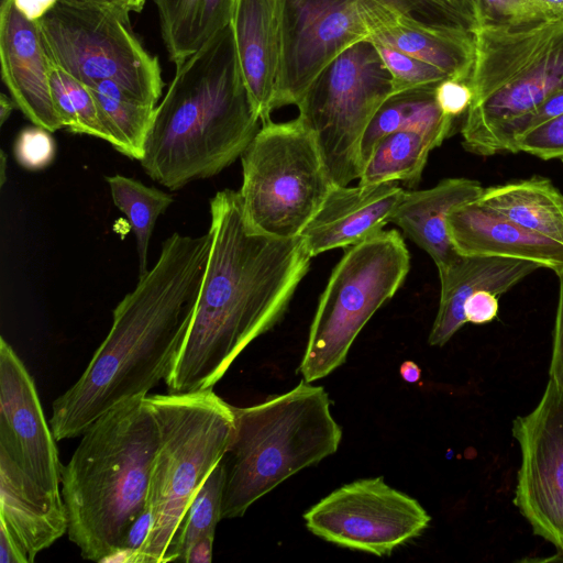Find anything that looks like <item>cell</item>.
<instances>
[{"instance_id": "obj_18", "label": "cell", "mask_w": 563, "mask_h": 563, "mask_svg": "<svg viewBox=\"0 0 563 563\" xmlns=\"http://www.w3.org/2000/svg\"><path fill=\"white\" fill-rule=\"evenodd\" d=\"M405 190L396 183L333 185L300 236L311 257L350 247L383 231Z\"/></svg>"}, {"instance_id": "obj_8", "label": "cell", "mask_w": 563, "mask_h": 563, "mask_svg": "<svg viewBox=\"0 0 563 563\" xmlns=\"http://www.w3.org/2000/svg\"><path fill=\"white\" fill-rule=\"evenodd\" d=\"M410 254L400 233L380 231L344 252L319 298L299 372L308 383L340 367L364 325L402 285Z\"/></svg>"}, {"instance_id": "obj_47", "label": "cell", "mask_w": 563, "mask_h": 563, "mask_svg": "<svg viewBox=\"0 0 563 563\" xmlns=\"http://www.w3.org/2000/svg\"><path fill=\"white\" fill-rule=\"evenodd\" d=\"M401 378L407 383H417L421 378V368L412 361H405L399 367Z\"/></svg>"}, {"instance_id": "obj_45", "label": "cell", "mask_w": 563, "mask_h": 563, "mask_svg": "<svg viewBox=\"0 0 563 563\" xmlns=\"http://www.w3.org/2000/svg\"><path fill=\"white\" fill-rule=\"evenodd\" d=\"M146 0H99L100 3H104L115 8L117 10L131 14L139 13L142 11Z\"/></svg>"}, {"instance_id": "obj_49", "label": "cell", "mask_w": 563, "mask_h": 563, "mask_svg": "<svg viewBox=\"0 0 563 563\" xmlns=\"http://www.w3.org/2000/svg\"><path fill=\"white\" fill-rule=\"evenodd\" d=\"M5 158H7L5 153L3 151H1V159H0L1 161V163H0V165H1V169H0L1 170V178H0L1 187L3 186V184L5 181V165H7L5 164V162H7Z\"/></svg>"}, {"instance_id": "obj_10", "label": "cell", "mask_w": 563, "mask_h": 563, "mask_svg": "<svg viewBox=\"0 0 563 563\" xmlns=\"http://www.w3.org/2000/svg\"><path fill=\"white\" fill-rule=\"evenodd\" d=\"M49 59L92 86L111 80L156 106L164 81L158 58L134 35L130 15L100 3L58 0L37 22Z\"/></svg>"}, {"instance_id": "obj_35", "label": "cell", "mask_w": 563, "mask_h": 563, "mask_svg": "<svg viewBox=\"0 0 563 563\" xmlns=\"http://www.w3.org/2000/svg\"><path fill=\"white\" fill-rule=\"evenodd\" d=\"M563 114V89L549 97L529 114L506 126L497 136L493 155L503 152L515 153V142L523 133Z\"/></svg>"}, {"instance_id": "obj_7", "label": "cell", "mask_w": 563, "mask_h": 563, "mask_svg": "<svg viewBox=\"0 0 563 563\" xmlns=\"http://www.w3.org/2000/svg\"><path fill=\"white\" fill-rule=\"evenodd\" d=\"M146 399L159 429L145 506L153 527L131 563H166L191 500L228 451L234 413L212 388L147 394Z\"/></svg>"}, {"instance_id": "obj_43", "label": "cell", "mask_w": 563, "mask_h": 563, "mask_svg": "<svg viewBox=\"0 0 563 563\" xmlns=\"http://www.w3.org/2000/svg\"><path fill=\"white\" fill-rule=\"evenodd\" d=\"M213 540V534L199 538L187 550L183 561L186 563H210L212 561Z\"/></svg>"}, {"instance_id": "obj_29", "label": "cell", "mask_w": 563, "mask_h": 563, "mask_svg": "<svg viewBox=\"0 0 563 563\" xmlns=\"http://www.w3.org/2000/svg\"><path fill=\"white\" fill-rule=\"evenodd\" d=\"M114 205L126 217L135 235L140 276L146 274L147 253L156 220L174 202V197L155 187L122 176H107Z\"/></svg>"}, {"instance_id": "obj_17", "label": "cell", "mask_w": 563, "mask_h": 563, "mask_svg": "<svg viewBox=\"0 0 563 563\" xmlns=\"http://www.w3.org/2000/svg\"><path fill=\"white\" fill-rule=\"evenodd\" d=\"M0 62L2 80L22 113L52 133L64 128L52 97L51 59L38 23L26 18L13 0L1 1Z\"/></svg>"}, {"instance_id": "obj_37", "label": "cell", "mask_w": 563, "mask_h": 563, "mask_svg": "<svg viewBox=\"0 0 563 563\" xmlns=\"http://www.w3.org/2000/svg\"><path fill=\"white\" fill-rule=\"evenodd\" d=\"M438 18L449 25L474 32L482 25L479 0H424Z\"/></svg>"}, {"instance_id": "obj_11", "label": "cell", "mask_w": 563, "mask_h": 563, "mask_svg": "<svg viewBox=\"0 0 563 563\" xmlns=\"http://www.w3.org/2000/svg\"><path fill=\"white\" fill-rule=\"evenodd\" d=\"M391 77L368 41L347 48L312 84L298 117L314 134L333 185L358 179L364 133L391 96Z\"/></svg>"}, {"instance_id": "obj_27", "label": "cell", "mask_w": 563, "mask_h": 563, "mask_svg": "<svg viewBox=\"0 0 563 563\" xmlns=\"http://www.w3.org/2000/svg\"><path fill=\"white\" fill-rule=\"evenodd\" d=\"M89 88L111 136L110 144L121 154L140 161L156 106L140 101L111 80L99 81Z\"/></svg>"}, {"instance_id": "obj_14", "label": "cell", "mask_w": 563, "mask_h": 563, "mask_svg": "<svg viewBox=\"0 0 563 563\" xmlns=\"http://www.w3.org/2000/svg\"><path fill=\"white\" fill-rule=\"evenodd\" d=\"M512 434L521 452L515 505L536 534L563 552V390L554 382L514 420Z\"/></svg>"}, {"instance_id": "obj_9", "label": "cell", "mask_w": 563, "mask_h": 563, "mask_svg": "<svg viewBox=\"0 0 563 563\" xmlns=\"http://www.w3.org/2000/svg\"><path fill=\"white\" fill-rule=\"evenodd\" d=\"M241 162L245 218L273 236L300 235L333 186L314 134L299 117L263 123Z\"/></svg>"}, {"instance_id": "obj_2", "label": "cell", "mask_w": 563, "mask_h": 563, "mask_svg": "<svg viewBox=\"0 0 563 563\" xmlns=\"http://www.w3.org/2000/svg\"><path fill=\"white\" fill-rule=\"evenodd\" d=\"M210 233L174 232L112 313L111 328L77 382L52 404L56 441L81 435L99 417L146 396L169 374L187 334L210 251Z\"/></svg>"}, {"instance_id": "obj_38", "label": "cell", "mask_w": 563, "mask_h": 563, "mask_svg": "<svg viewBox=\"0 0 563 563\" xmlns=\"http://www.w3.org/2000/svg\"><path fill=\"white\" fill-rule=\"evenodd\" d=\"M435 100L443 114L456 120L467 112L473 93L467 82L448 78L435 87Z\"/></svg>"}, {"instance_id": "obj_46", "label": "cell", "mask_w": 563, "mask_h": 563, "mask_svg": "<svg viewBox=\"0 0 563 563\" xmlns=\"http://www.w3.org/2000/svg\"><path fill=\"white\" fill-rule=\"evenodd\" d=\"M550 20L563 19V0H534Z\"/></svg>"}, {"instance_id": "obj_42", "label": "cell", "mask_w": 563, "mask_h": 563, "mask_svg": "<svg viewBox=\"0 0 563 563\" xmlns=\"http://www.w3.org/2000/svg\"><path fill=\"white\" fill-rule=\"evenodd\" d=\"M0 563H30L24 550L2 523H0Z\"/></svg>"}, {"instance_id": "obj_25", "label": "cell", "mask_w": 563, "mask_h": 563, "mask_svg": "<svg viewBox=\"0 0 563 563\" xmlns=\"http://www.w3.org/2000/svg\"><path fill=\"white\" fill-rule=\"evenodd\" d=\"M170 60L180 65L230 24L234 0H152Z\"/></svg>"}, {"instance_id": "obj_39", "label": "cell", "mask_w": 563, "mask_h": 563, "mask_svg": "<svg viewBox=\"0 0 563 563\" xmlns=\"http://www.w3.org/2000/svg\"><path fill=\"white\" fill-rule=\"evenodd\" d=\"M498 296L489 290H477L464 303L466 322L484 324L494 320L498 313Z\"/></svg>"}, {"instance_id": "obj_32", "label": "cell", "mask_w": 563, "mask_h": 563, "mask_svg": "<svg viewBox=\"0 0 563 563\" xmlns=\"http://www.w3.org/2000/svg\"><path fill=\"white\" fill-rule=\"evenodd\" d=\"M391 77V95L423 87L438 86L449 78L440 69L391 47L374 44Z\"/></svg>"}, {"instance_id": "obj_26", "label": "cell", "mask_w": 563, "mask_h": 563, "mask_svg": "<svg viewBox=\"0 0 563 563\" xmlns=\"http://www.w3.org/2000/svg\"><path fill=\"white\" fill-rule=\"evenodd\" d=\"M435 87H423L391 95L369 122L361 144L362 163L385 135L412 130L424 134L433 147L440 146L454 130L455 120L441 111Z\"/></svg>"}, {"instance_id": "obj_6", "label": "cell", "mask_w": 563, "mask_h": 563, "mask_svg": "<svg viewBox=\"0 0 563 563\" xmlns=\"http://www.w3.org/2000/svg\"><path fill=\"white\" fill-rule=\"evenodd\" d=\"M472 103L463 147L493 155L499 133L563 89V19L521 26L483 24L473 32Z\"/></svg>"}, {"instance_id": "obj_28", "label": "cell", "mask_w": 563, "mask_h": 563, "mask_svg": "<svg viewBox=\"0 0 563 563\" xmlns=\"http://www.w3.org/2000/svg\"><path fill=\"white\" fill-rule=\"evenodd\" d=\"M431 141L421 132L401 130L382 137L363 164L361 185L401 181L415 186L421 179Z\"/></svg>"}, {"instance_id": "obj_40", "label": "cell", "mask_w": 563, "mask_h": 563, "mask_svg": "<svg viewBox=\"0 0 563 563\" xmlns=\"http://www.w3.org/2000/svg\"><path fill=\"white\" fill-rule=\"evenodd\" d=\"M558 277L560 282L559 300L549 376L563 390V272Z\"/></svg>"}, {"instance_id": "obj_22", "label": "cell", "mask_w": 563, "mask_h": 563, "mask_svg": "<svg viewBox=\"0 0 563 563\" xmlns=\"http://www.w3.org/2000/svg\"><path fill=\"white\" fill-rule=\"evenodd\" d=\"M483 191L474 179H442L429 189L406 191L390 222L427 252L440 271L459 256L448 232L450 212L476 201Z\"/></svg>"}, {"instance_id": "obj_50", "label": "cell", "mask_w": 563, "mask_h": 563, "mask_svg": "<svg viewBox=\"0 0 563 563\" xmlns=\"http://www.w3.org/2000/svg\"><path fill=\"white\" fill-rule=\"evenodd\" d=\"M64 1L77 2V3L99 2V0H64Z\"/></svg>"}, {"instance_id": "obj_5", "label": "cell", "mask_w": 563, "mask_h": 563, "mask_svg": "<svg viewBox=\"0 0 563 563\" xmlns=\"http://www.w3.org/2000/svg\"><path fill=\"white\" fill-rule=\"evenodd\" d=\"M233 413L222 519L242 517L285 479L335 453L342 439L327 391L305 379L261 404L233 407Z\"/></svg>"}, {"instance_id": "obj_20", "label": "cell", "mask_w": 563, "mask_h": 563, "mask_svg": "<svg viewBox=\"0 0 563 563\" xmlns=\"http://www.w3.org/2000/svg\"><path fill=\"white\" fill-rule=\"evenodd\" d=\"M0 523L24 550L30 563L68 531L62 493L43 488L1 448Z\"/></svg>"}, {"instance_id": "obj_23", "label": "cell", "mask_w": 563, "mask_h": 563, "mask_svg": "<svg viewBox=\"0 0 563 563\" xmlns=\"http://www.w3.org/2000/svg\"><path fill=\"white\" fill-rule=\"evenodd\" d=\"M366 41L430 64L454 80L467 82L472 73L474 37L463 27L400 15L390 24L375 30Z\"/></svg>"}, {"instance_id": "obj_30", "label": "cell", "mask_w": 563, "mask_h": 563, "mask_svg": "<svg viewBox=\"0 0 563 563\" xmlns=\"http://www.w3.org/2000/svg\"><path fill=\"white\" fill-rule=\"evenodd\" d=\"M49 81L55 109L63 126L76 134H87L111 142L90 88L51 60Z\"/></svg>"}, {"instance_id": "obj_13", "label": "cell", "mask_w": 563, "mask_h": 563, "mask_svg": "<svg viewBox=\"0 0 563 563\" xmlns=\"http://www.w3.org/2000/svg\"><path fill=\"white\" fill-rule=\"evenodd\" d=\"M303 519L314 536L377 556L419 537L431 521L417 499L380 476L339 487L310 507Z\"/></svg>"}, {"instance_id": "obj_36", "label": "cell", "mask_w": 563, "mask_h": 563, "mask_svg": "<svg viewBox=\"0 0 563 563\" xmlns=\"http://www.w3.org/2000/svg\"><path fill=\"white\" fill-rule=\"evenodd\" d=\"M518 152H525L545 161H563V114L518 137L515 142V153Z\"/></svg>"}, {"instance_id": "obj_16", "label": "cell", "mask_w": 563, "mask_h": 563, "mask_svg": "<svg viewBox=\"0 0 563 563\" xmlns=\"http://www.w3.org/2000/svg\"><path fill=\"white\" fill-rule=\"evenodd\" d=\"M286 0H234L230 27L240 73L262 124L276 109Z\"/></svg>"}, {"instance_id": "obj_24", "label": "cell", "mask_w": 563, "mask_h": 563, "mask_svg": "<svg viewBox=\"0 0 563 563\" xmlns=\"http://www.w3.org/2000/svg\"><path fill=\"white\" fill-rule=\"evenodd\" d=\"M477 201L537 234L563 244V194L542 176L484 188Z\"/></svg>"}, {"instance_id": "obj_12", "label": "cell", "mask_w": 563, "mask_h": 563, "mask_svg": "<svg viewBox=\"0 0 563 563\" xmlns=\"http://www.w3.org/2000/svg\"><path fill=\"white\" fill-rule=\"evenodd\" d=\"M400 15L376 0H286L276 108L298 107L335 58Z\"/></svg>"}, {"instance_id": "obj_1", "label": "cell", "mask_w": 563, "mask_h": 563, "mask_svg": "<svg viewBox=\"0 0 563 563\" xmlns=\"http://www.w3.org/2000/svg\"><path fill=\"white\" fill-rule=\"evenodd\" d=\"M211 244L192 318L164 380L169 393L212 388L284 316L308 273L300 235L277 238L246 220L239 191L210 199Z\"/></svg>"}, {"instance_id": "obj_4", "label": "cell", "mask_w": 563, "mask_h": 563, "mask_svg": "<svg viewBox=\"0 0 563 563\" xmlns=\"http://www.w3.org/2000/svg\"><path fill=\"white\" fill-rule=\"evenodd\" d=\"M62 467L68 539L85 560L115 561L144 510L159 429L146 396L112 408L80 435Z\"/></svg>"}, {"instance_id": "obj_31", "label": "cell", "mask_w": 563, "mask_h": 563, "mask_svg": "<svg viewBox=\"0 0 563 563\" xmlns=\"http://www.w3.org/2000/svg\"><path fill=\"white\" fill-rule=\"evenodd\" d=\"M225 485V463H220L207 476L183 519L167 553L166 562L183 561L187 550L199 538L213 534L222 519V499Z\"/></svg>"}, {"instance_id": "obj_34", "label": "cell", "mask_w": 563, "mask_h": 563, "mask_svg": "<svg viewBox=\"0 0 563 563\" xmlns=\"http://www.w3.org/2000/svg\"><path fill=\"white\" fill-rule=\"evenodd\" d=\"M52 132L34 125L21 130L13 153L16 162L27 170L46 168L55 157L56 145Z\"/></svg>"}, {"instance_id": "obj_48", "label": "cell", "mask_w": 563, "mask_h": 563, "mask_svg": "<svg viewBox=\"0 0 563 563\" xmlns=\"http://www.w3.org/2000/svg\"><path fill=\"white\" fill-rule=\"evenodd\" d=\"M14 106H15V103L12 99L7 97L4 93H1V97H0V125L1 126L9 119Z\"/></svg>"}, {"instance_id": "obj_21", "label": "cell", "mask_w": 563, "mask_h": 563, "mask_svg": "<svg viewBox=\"0 0 563 563\" xmlns=\"http://www.w3.org/2000/svg\"><path fill=\"white\" fill-rule=\"evenodd\" d=\"M539 268L531 261L498 256H459L438 271L441 294L428 343L444 345L465 323L464 303L477 290L500 296Z\"/></svg>"}, {"instance_id": "obj_3", "label": "cell", "mask_w": 563, "mask_h": 563, "mask_svg": "<svg viewBox=\"0 0 563 563\" xmlns=\"http://www.w3.org/2000/svg\"><path fill=\"white\" fill-rule=\"evenodd\" d=\"M261 125L240 73L229 24L176 66L156 106L140 163L152 179L177 190L230 166Z\"/></svg>"}, {"instance_id": "obj_44", "label": "cell", "mask_w": 563, "mask_h": 563, "mask_svg": "<svg viewBox=\"0 0 563 563\" xmlns=\"http://www.w3.org/2000/svg\"><path fill=\"white\" fill-rule=\"evenodd\" d=\"M18 9L30 20L38 22L58 0H13Z\"/></svg>"}, {"instance_id": "obj_41", "label": "cell", "mask_w": 563, "mask_h": 563, "mask_svg": "<svg viewBox=\"0 0 563 563\" xmlns=\"http://www.w3.org/2000/svg\"><path fill=\"white\" fill-rule=\"evenodd\" d=\"M404 15L429 23L444 24L424 0H376ZM449 25V24H446Z\"/></svg>"}, {"instance_id": "obj_19", "label": "cell", "mask_w": 563, "mask_h": 563, "mask_svg": "<svg viewBox=\"0 0 563 563\" xmlns=\"http://www.w3.org/2000/svg\"><path fill=\"white\" fill-rule=\"evenodd\" d=\"M446 225L461 255L525 260L556 275L563 272V244L525 229L477 200L452 210Z\"/></svg>"}, {"instance_id": "obj_33", "label": "cell", "mask_w": 563, "mask_h": 563, "mask_svg": "<svg viewBox=\"0 0 563 563\" xmlns=\"http://www.w3.org/2000/svg\"><path fill=\"white\" fill-rule=\"evenodd\" d=\"M482 25L521 26L550 20L534 0H479Z\"/></svg>"}, {"instance_id": "obj_15", "label": "cell", "mask_w": 563, "mask_h": 563, "mask_svg": "<svg viewBox=\"0 0 563 563\" xmlns=\"http://www.w3.org/2000/svg\"><path fill=\"white\" fill-rule=\"evenodd\" d=\"M0 448L38 485L60 493L62 463L33 377L12 346L0 340Z\"/></svg>"}]
</instances>
